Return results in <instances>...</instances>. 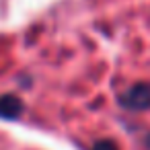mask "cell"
<instances>
[{
  "label": "cell",
  "instance_id": "obj_2",
  "mask_svg": "<svg viewBox=\"0 0 150 150\" xmlns=\"http://www.w3.org/2000/svg\"><path fill=\"white\" fill-rule=\"evenodd\" d=\"M23 113V103L21 99H17L15 95H4L0 97V117L6 119H15Z\"/></svg>",
  "mask_w": 150,
  "mask_h": 150
},
{
  "label": "cell",
  "instance_id": "obj_3",
  "mask_svg": "<svg viewBox=\"0 0 150 150\" xmlns=\"http://www.w3.org/2000/svg\"><path fill=\"white\" fill-rule=\"evenodd\" d=\"M93 150H117V146L113 142H109V140H103V142H97L93 146Z\"/></svg>",
  "mask_w": 150,
  "mask_h": 150
},
{
  "label": "cell",
  "instance_id": "obj_1",
  "mask_svg": "<svg viewBox=\"0 0 150 150\" xmlns=\"http://www.w3.org/2000/svg\"><path fill=\"white\" fill-rule=\"evenodd\" d=\"M121 107L132 109V111H142L150 107V84L148 82H140L134 84L132 88H127L121 97H119Z\"/></svg>",
  "mask_w": 150,
  "mask_h": 150
}]
</instances>
